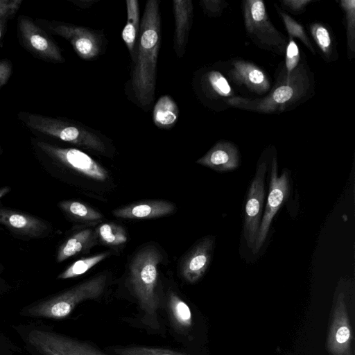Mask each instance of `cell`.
<instances>
[{
  "label": "cell",
  "mask_w": 355,
  "mask_h": 355,
  "mask_svg": "<svg viewBox=\"0 0 355 355\" xmlns=\"http://www.w3.org/2000/svg\"><path fill=\"white\" fill-rule=\"evenodd\" d=\"M201 6L205 13L209 16H218L227 6V3L221 0H203Z\"/></svg>",
  "instance_id": "836d02e7"
},
{
  "label": "cell",
  "mask_w": 355,
  "mask_h": 355,
  "mask_svg": "<svg viewBox=\"0 0 355 355\" xmlns=\"http://www.w3.org/2000/svg\"><path fill=\"white\" fill-rule=\"evenodd\" d=\"M290 193V179L287 171L278 175L277 161L274 157L271 164L269 189L266 205L256 235L252 252L257 254L263 246L272 220L288 198Z\"/></svg>",
  "instance_id": "9c48e42d"
},
{
  "label": "cell",
  "mask_w": 355,
  "mask_h": 355,
  "mask_svg": "<svg viewBox=\"0 0 355 355\" xmlns=\"http://www.w3.org/2000/svg\"><path fill=\"white\" fill-rule=\"evenodd\" d=\"M96 231L100 241L107 245H120L128 240L124 228L115 223H103L97 227Z\"/></svg>",
  "instance_id": "484cf974"
},
{
  "label": "cell",
  "mask_w": 355,
  "mask_h": 355,
  "mask_svg": "<svg viewBox=\"0 0 355 355\" xmlns=\"http://www.w3.org/2000/svg\"><path fill=\"white\" fill-rule=\"evenodd\" d=\"M245 31L260 48L283 54L288 44L286 37L270 21L265 4L261 0H246L243 2Z\"/></svg>",
  "instance_id": "ba28073f"
},
{
  "label": "cell",
  "mask_w": 355,
  "mask_h": 355,
  "mask_svg": "<svg viewBox=\"0 0 355 355\" xmlns=\"http://www.w3.org/2000/svg\"><path fill=\"white\" fill-rule=\"evenodd\" d=\"M60 208L71 218L82 222L101 220L103 216L92 207L76 200H64L59 203Z\"/></svg>",
  "instance_id": "cb8c5ba5"
},
{
  "label": "cell",
  "mask_w": 355,
  "mask_h": 355,
  "mask_svg": "<svg viewBox=\"0 0 355 355\" xmlns=\"http://www.w3.org/2000/svg\"><path fill=\"white\" fill-rule=\"evenodd\" d=\"M214 239L204 238L188 254L182 265V275L189 283L199 281L207 271L214 250Z\"/></svg>",
  "instance_id": "2e32d148"
},
{
  "label": "cell",
  "mask_w": 355,
  "mask_h": 355,
  "mask_svg": "<svg viewBox=\"0 0 355 355\" xmlns=\"http://www.w3.org/2000/svg\"><path fill=\"white\" fill-rule=\"evenodd\" d=\"M127 22L122 31V39L134 60L135 46L139 33V8L137 0L126 1Z\"/></svg>",
  "instance_id": "44dd1931"
},
{
  "label": "cell",
  "mask_w": 355,
  "mask_h": 355,
  "mask_svg": "<svg viewBox=\"0 0 355 355\" xmlns=\"http://www.w3.org/2000/svg\"><path fill=\"white\" fill-rule=\"evenodd\" d=\"M267 169V162H259L255 175L248 191L245 204L243 232L248 246L252 249L263 214L262 209L266 196L265 178Z\"/></svg>",
  "instance_id": "30bf717a"
},
{
  "label": "cell",
  "mask_w": 355,
  "mask_h": 355,
  "mask_svg": "<svg viewBox=\"0 0 355 355\" xmlns=\"http://www.w3.org/2000/svg\"><path fill=\"white\" fill-rule=\"evenodd\" d=\"M310 31L320 51L329 58L333 52L332 39L329 29L321 23H314L310 26Z\"/></svg>",
  "instance_id": "f1b7e54d"
},
{
  "label": "cell",
  "mask_w": 355,
  "mask_h": 355,
  "mask_svg": "<svg viewBox=\"0 0 355 355\" xmlns=\"http://www.w3.org/2000/svg\"><path fill=\"white\" fill-rule=\"evenodd\" d=\"M239 150L232 142L220 141L196 163L219 172L235 170L240 164Z\"/></svg>",
  "instance_id": "e0dca14e"
},
{
  "label": "cell",
  "mask_w": 355,
  "mask_h": 355,
  "mask_svg": "<svg viewBox=\"0 0 355 355\" xmlns=\"http://www.w3.org/2000/svg\"><path fill=\"white\" fill-rule=\"evenodd\" d=\"M42 355H49V354H42Z\"/></svg>",
  "instance_id": "ab89813d"
},
{
  "label": "cell",
  "mask_w": 355,
  "mask_h": 355,
  "mask_svg": "<svg viewBox=\"0 0 355 355\" xmlns=\"http://www.w3.org/2000/svg\"><path fill=\"white\" fill-rule=\"evenodd\" d=\"M18 118L33 132L99 153H106L107 148L102 139L78 123L61 118L27 112H19Z\"/></svg>",
  "instance_id": "5b68a950"
},
{
  "label": "cell",
  "mask_w": 355,
  "mask_h": 355,
  "mask_svg": "<svg viewBox=\"0 0 355 355\" xmlns=\"http://www.w3.org/2000/svg\"><path fill=\"white\" fill-rule=\"evenodd\" d=\"M27 339L42 354L105 355L85 342L53 331L33 329L28 334Z\"/></svg>",
  "instance_id": "8fae6325"
},
{
  "label": "cell",
  "mask_w": 355,
  "mask_h": 355,
  "mask_svg": "<svg viewBox=\"0 0 355 355\" xmlns=\"http://www.w3.org/2000/svg\"><path fill=\"white\" fill-rule=\"evenodd\" d=\"M31 145L39 162L51 173L65 169L99 182L109 178L103 166L78 148H62L37 139H32Z\"/></svg>",
  "instance_id": "277c9868"
},
{
  "label": "cell",
  "mask_w": 355,
  "mask_h": 355,
  "mask_svg": "<svg viewBox=\"0 0 355 355\" xmlns=\"http://www.w3.org/2000/svg\"><path fill=\"white\" fill-rule=\"evenodd\" d=\"M110 254V252H103L92 257L80 259L73 262L65 270L61 272L58 275V279H67L82 275L107 258Z\"/></svg>",
  "instance_id": "d4e9b609"
},
{
  "label": "cell",
  "mask_w": 355,
  "mask_h": 355,
  "mask_svg": "<svg viewBox=\"0 0 355 355\" xmlns=\"http://www.w3.org/2000/svg\"><path fill=\"white\" fill-rule=\"evenodd\" d=\"M167 306L175 327L180 331L191 329L192 314L188 304L175 292L171 291L167 297Z\"/></svg>",
  "instance_id": "7402d4cb"
},
{
  "label": "cell",
  "mask_w": 355,
  "mask_h": 355,
  "mask_svg": "<svg viewBox=\"0 0 355 355\" xmlns=\"http://www.w3.org/2000/svg\"><path fill=\"white\" fill-rule=\"evenodd\" d=\"M52 34L68 40L76 54L83 60H91L101 51V36L90 28L58 21L41 22Z\"/></svg>",
  "instance_id": "7c38bea8"
},
{
  "label": "cell",
  "mask_w": 355,
  "mask_h": 355,
  "mask_svg": "<svg viewBox=\"0 0 355 355\" xmlns=\"http://www.w3.org/2000/svg\"><path fill=\"white\" fill-rule=\"evenodd\" d=\"M21 0H0V20L10 19L18 10Z\"/></svg>",
  "instance_id": "d6a6232c"
},
{
  "label": "cell",
  "mask_w": 355,
  "mask_h": 355,
  "mask_svg": "<svg viewBox=\"0 0 355 355\" xmlns=\"http://www.w3.org/2000/svg\"><path fill=\"white\" fill-rule=\"evenodd\" d=\"M277 10L283 20L286 29L288 33L289 37L292 38H299L304 44V45H306V47L313 54H315L314 49L303 26L294 19H293L291 16L280 10L279 8H277Z\"/></svg>",
  "instance_id": "f546056e"
},
{
  "label": "cell",
  "mask_w": 355,
  "mask_h": 355,
  "mask_svg": "<svg viewBox=\"0 0 355 355\" xmlns=\"http://www.w3.org/2000/svg\"><path fill=\"white\" fill-rule=\"evenodd\" d=\"M175 19L174 49L178 58L182 57L192 24L193 7L191 0L173 1Z\"/></svg>",
  "instance_id": "d6986e66"
},
{
  "label": "cell",
  "mask_w": 355,
  "mask_h": 355,
  "mask_svg": "<svg viewBox=\"0 0 355 355\" xmlns=\"http://www.w3.org/2000/svg\"><path fill=\"white\" fill-rule=\"evenodd\" d=\"M179 110L173 99L168 95L161 96L155 105L153 119L159 128L169 129L175 124Z\"/></svg>",
  "instance_id": "603a6c76"
},
{
  "label": "cell",
  "mask_w": 355,
  "mask_h": 355,
  "mask_svg": "<svg viewBox=\"0 0 355 355\" xmlns=\"http://www.w3.org/2000/svg\"><path fill=\"white\" fill-rule=\"evenodd\" d=\"M12 73V63L8 60H0V87L7 83Z\"/></svg>",
  "instance_id": "e575fe53"
},
{
  "label": "cell",
  "mask_w": 355,
  "mask_h": 355,
  "mask_svg": "<svg viewBox=\"0 0 355 355\" xmlns=\"http://www.w3.org/2000/svg\"><path fill=\"white\" fill-rule=\"evenodd\" d=\"M98 0H71L70 1L80 8H88Z\"/></svg>",
  "instance_id": "8d00e7d4"
},
{
  "label": "cell",
  "mask_w": 355,
  "mask_h": 355,
  "mask_svg": "<svg viewBox=\"0 0 355 355\" xmlns=\"http://www.w3.org/2000/svg\"><path fill=\"white\" fill-rule=\"evenodd\" d=\"M340 6L345 16L347 51L349 58L354 54L355 51V1L342 0Z\"/></svg>",
  "instance_id": "4316f807"
},
{
  "label": "cell",
  "mask_w": 355,
  "mask_h": 355,
  "mask_svg": "<svg viewBox=\"0 0 355 355\" xmlns=\"http://www.w3.org/2000/svg\"><path fill=\"white\" fill-rule=\"evenodd\" d=\"M311 2V0H283L281 3L293 12H300L304 10L305 6Z\"/></svg>",
  "instance_id": "d590c367"
},
{
  "label": "cell",
  "mask_w": 355,
  "mask_h": 355,
  "mask_svg": "<svg viewBox=\"0 0 355 355\" xmlns=\"http://www.w3.org/2000/svg\"><path fill=\"white\" fill-rule=\"evenodd\" d=\"M107 281V275L100 274L59 295L29 306L22 311V314L33 318H64L80 302L98 298L105 291Z\"/></svg>",
  "instance_id": "8992f818"
},
{
  "label": "cell",
  "mask_w": 355,
  "mask_h": 355,
  "mask_svg": "<svg viewBox=\"0 0 355 355\" xmlns=\"http://www.w3.org/2000/svg\"><path fill=\"white\" fill-rule=\"evenodd\" d=\"M286 76L288 79L292 71L300 63V55L298 46L293 38L289 37L286 49Z\"/></svg>",
  "instance_id": "1f68e13d"
},
{
  "label": "cell",
  "mask_w": 355,
  "mask_h": 355,
  "mask_svg": "<svg viewBox=\"0 0 355 355\" xmlns=\"http://www.w3.org/2000/svg\"><path fill=\"white\" fill-rule=\"evenodd\" d=\"M0 224L17 235L31 238L44 236L49 230L48 224L38 218L1 207Z\"/></svg>",
  "instance_id": "9a60e30c"
},
{
  "label": "cell",
  "mask_w": 355,
  "mask_h": 355,
  "mask_svg": "<svg viewBox=\"0 0 355 355\" xmlns=\"http://www.w3.org/2000/svg\"><path fill=\"white\" fill-rule=\"evenodd\" d=\"M18 30L23 45L37 57L53 62H63L60 48L33 20L26 16H20Z\"/></svg>",
  "instance_id": "4fadbf2b"
},
{
  "label": "cell",
  "mask_w": 355,
  "mask_h": 355,
  "mask_svg": "<svg viewBox=\"0 0 355 355\" xmlns=\"http://www.w3.org/2000/svg\"><path fill=\"white\" fill-rule=\"evenodd\" d=\"M228 76L236 84L244 85L259 95L265 94L270 89L266 73L259 67L248 61L233 60Z\"/></svg>",
  "instance_id": "5bb4252c"
},
{
  "label": "cell",
  "mask_w": 355,
  "mask_h": 355,
  "mask_svg": "<svg viewBox=\"0 0 355 355\" xmlns=\"http://www.w3.org/2000/svg\"><path fill=\"white\" fill-rule=\"evenodd\" d=\"M97 243L96 230L85 229L79 231L60 246L56 257L57 261L60 263L78 254L87 253Z\"/></svg>",
  "instance_id": "ffe728a7"
},
{
  "label": "cell",
  "mask_w": 355,
  "mask_h": 355,
  "mask_svg": "<svg viewBox=\"0 0 355 355\" xmlns=\"http://www.w3.org/2000/svg\"><path fill=\"white\" fill-rule=\"evenodd\" d=\"M349 285V281L340 279L334 293L326 342L331 355H354L353 332L347 302Z\"/></svg>",
  "instance_id": "52a82bcc"
},
{
  "label": "cell",
  "mask_w": 355,
  "mask_h": 355,
  "mask_svg": "<svg viewBox=\"0 0 355 355\" xmlns=\"http://www.w3.org/2000/svg\"><path fill=\"white\" fill-rule=\"evenodd\" d=\"M162 257L153 246L140 250L130 266L129 281L144 313L143 321L150 328L159 327L157 312L159 307L158 266Z\"/></svg>",
  "instance_id": "3957f363"
},
{
  "label": "cell",
  "mask_w": 355,
  "mask_h": 355,
  "mask_svg": "<svg viewBox=\"0 0 355 355\" xmlns=\"http://www.w3.org/2000/svg\"><path fill=\"white\" fill-rule=\"evenodd\" d=\"M174 210L175 206L170 202L149 200L118 208L112 211V214L125 219H149L168 215Z\"/></svg>",
  "instance_id": "ac0fdd59"
},
{
  "label": "cell",
  "mask_w": 355,
  "mask_h": 355,
  "mask_svg": "<svg viewBox=\"0 0 355 355\" xmlns=\"http://www.w3.org/2000/svg\"><path fill=\"white\" fill-rule=\"evenodd\" d=\"M113 352L116 355H189L168 349L143 346L116 347Z\"/></svg>",
  "instance_id": "4dcf8cb0"
},
{
  "label": "cell",
  "mask_w": 355,
  "mask_h": 355,
  "mask_svg": "<svg viewBox=\"0 0 355 355\" xmlns=\"http://www.w3.org/2000/svg\"><path fill=\"white\" fill-rule=\"evenodd\" d=\"M8 21V19H3L0 20V40L5 31Z\"/></svg>",
  "instance_id": "74e56055"
},
{
  "label": "cell",
  "mask_w": 355,
  "mask_h": 355,
  "mask_svg": "<svg viewBox=\"0 0 355 355\" xmlns=\"http://www.w3.org/2000/svg\"><path fill=\"white\" fill-rule=\"evenodd\" d=\"M313 90L311 73L304 62L299 63L288 79L284 72L270 92L266 96L249 99L232 97L227 103L236 108L263 114L282 112L306 100Z\"/></svg>",
  "instance_id": "7a4b0ae2"
},
{
  "label": "cell",
  "mask_w": 355,
  "mask_h": 355,
  "mask_svg": "<svg viewBox=\"0 0 355 355\" xmlns=\"http://www.w3.org/2000/svg\"><path fill=\"white\" fill-rule=\"evenodd\" d=\"M1 153V147H0V153Z\"/></svg>",
  "instance_id": "f35d334b"
},
{
  "label": "cell",
  "mask_w": 355,
  "mask_h": 355,
  "mask_svg": "<svg viewBox=\"0 0 355 355\" xmlns=\"http://www.w3.org/2000/svg\"><path fill=\"white\" fill-rule=\"evenodd\" d=\"M160 37L159 1L149 0L146 3L140 25L132 75L134 95L145 107L155 98Z\"/></svg>",
  "instance_id": "6da1fadb"
},
{
  "label": "cell",
  "mask_w": 355,
  "mask_h": 355,
  "mask_svg": "<svg viewBox=\"0 0 355 355\" xmlns=\"http://www.w3.org/2000/svg\"><path fill=\"white\" fill-rule=\"evenodd\" d=\"M205 83L209 92L215 96L230 97L234 95L227 79L218 71H211L206 74Z\"/></svg>",
  "instance_id": "83f0119b"
}]
</instances>
